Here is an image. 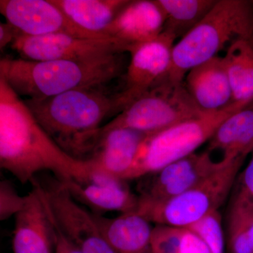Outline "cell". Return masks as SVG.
Masks as SVG:
<instances>
[{
  "label": "cell",
  "instance_id": "cell-24",
  "mask_svg": "<svg viewBox=\"0 0 253 253\" xmlns=\"http://www.w3.org/2000/svg\"><path fill=\"white\" fill-rule=\"evenodd\" d=\"M253 214V156L247 167L236 178L229 199L227 224Z\"/></svg>",
  "mask_w": 253,
  "mask_h": 253
},
{
  "label": "cell",
  "instance_id": "cell-26",
  "mask_svg": "<svg viewBox=\"0 0 253 253\" xmlns=\"http://www.w3.org/2000/svg\"><path fill=\"white\" fill-rule=\"evenodd\" d=\"M227 253H253V216L227 224Z\"/></svg>",
  "mask_w": 253,
  "mask_h": 253
},
{
  "label": "cell",
  "instance_id": "cell-14",
  "mask_svg": "<svg viewBox=\"0 0 253 253\" xmlns=\"http://www.w3.org/2000/svg\"><path fill=\"white\" fill-rule=\"evenodd\" d=\"M147 135L126 127L101 130L97 144L86 161L90 171L126 181Z\"/></svg>",
  "mask_w": 253,
  "mask_h": 253
},
{
  "label": "cell",
  "instance_id": "cell-10",
  "mask_svg": "<svg viewBox=\"0 0 253 253\" xmlns=\"http://www.w3.org/2000/svg\"><path fill=\"white\" fill-rule=\"evenodd\" d=\"M172 36L163 32L151 41L131 46L125 75L126 85L118 93L124 110L155 86L166 80L172 65Z\"/></svg>",
  "mask_w": 253,
  "mask_h": 253
},
{
  "label": "cell",
  "instance_id": "cell-21",
  "mask_svg": "<svg viewBox=\"0 0 253 253\" xmlns=\"http://www.w3.org/2000/svg\"><path fill=\"white\" fill-rule=\"evenodd\" d=\"M232 91V103L246 109L253 104V43L233 42L223 56Z\"/></svg>",
  "mask_w": 253,
  "mask_h": 253
},
{
  "label": "cell",
  "instance_id": "cell-9",
  "mask_svg": "<svg viewBox=\"0 0 253 253\" xmlns=\"http://www.w3.org/2000/svg\"><path fill=\"white\" fill-rule=\"evenodd\" d=\"M11 47L21 59L33 61H91L129 51V46L116 38H81L65 34L18 35Z\"/></svg>",
  "mask_w": 253,
  "mask_h": 253
},
{
  "label": "cell",
  "instance_id": "cell-13",
  "mask_svg": "<svg viewBox=\"0 0 253 253\" xmlns=\"http://www.w3.org/2000/svg\"><path fill=\"white\" fill-rule=\"evenodd\" d=\"M61 181L75 201L90 208L94 214L134 212L139 205V195L131 191L127 181L103 173L92 172L84 180Z\"/></svg>",
  "mask_w": 253,
  "mask_h": 253
},
{
  "label": "cell",
  "instance_id": "cell-11",
  "mask_svg": "<svg viewBox=\"0 0 253 253\" xmlns=\"http://www.w3.org/2000/svg\"><path fill=\"white\" fill-rule=\"evenodd\" d=\"M0 12L18 35L65 34L81 38H109L78 27L52 0H1Z\"/></svg>",
  "mask_w": 253,
  "mask_h": 253
},
{
  "label": "cell",
  "instance_id": "cell-8",
  "mask_svg": "<svg viewBox=\"0 0 253 253\" xmlns=\"http://www.w3.org/2000/svg\"><path fill=\"white\" fill-rule=\"evenodd\" d=\"M31 184L59 230L82 252L117 253L104 239L92 213L73 199L62 181L55 176H36Z\"/></svg>",
  "mask_w": 253,
  "mask_h": 253
},
{
  "label": "cell",
  "instance_id": "cell-6",
  "mask_svg": "<svg viewBox=\"0 0 253 253\" xmlns=\"http://www.w3.org/2000/svg\"><path fill=\"white\" fill-rule=\"evenodd\" d=\"M245 159H236L179 196L166 201L141 199L136 212L157 225L186 227L218 211L230 196Z\"/></svg>",
  "mask_w": 253,
  "mask_h": 253
},
{
  "label": "cell",
  "instance_id": "cell-3",
  "mask_svg": "<svg viewBox=\"0 0 253 253\" xmlns=\"http://www.w3.org/2000/svg\"><path fill=\"white\" fill-rule=\"evenodd\" d=\"M123 56L83 61L2 59L0 76L20 97L44 99L77 89L105 87L124 76Z\"/></svg>",
  "mask_w": 253,
  "mask_h": 253
},
{
  "label": "cell",
  "instance_id": "cell-1",
  "mask_svg": "<svg viewBox=\"0 0 253 253\" xmlns=\"http://www.w3.org/2000/svg\"><path fill=\"white\" fill-rule=\"evenodd\" d=\"M0 166L22 184L50 171L59 180H84L90 175L86 161L60 149L31 110L0 76Z\"/></svg>",
  "mask_w": 253,
  "mask_h": 253
},
{
  "label": "cell",
  "instance_id": "cell-2",
  "mask_svg": "<svg viewBox=\"0 0 253 253\" xmlns=\"http://www.w3.org/2000/svg\"><path fill=\"white\" fill-rule=\"evenodd\" d=\"M36 121L68 156L89 159L99 141L101 123L109 116L121 113L118 94L104 88L77 89L51 97L23 99Z\"/></svg>",
  "mask_w": 253,
  "mask_h": 253
},
{
  "label": "cell",
  "instance_id": "cell-27",
  "mask_svg": "<svg viewBox=\"0 0 253 253\" xmlns=\"http://www.w3.org/2000/svg\"><path fill=\"white\" fill-rule=\"evenodd\" d=\"M28 195L21 196L11 181L4 179L0 182V219L4 221L16 216L26 206Z\"/></svg>",
  "mask_w": 253,
  "mask_h": 253
},
{
  "label": "cell",
  "instance_id": "cell-23",
  "mask_svg": "<svg viewBox=\"0 0 253 253\" xmlns=\"http://www.w3.org/2000/svg\"><path fill=\"white\" fill-rule=\"evenodd\" d=\"M151 253H211L199 236L186 227L156 225L150 244Z\"/></svg>",
  "mask_w": 253,
  "mask_h": 253
},
{
  "label": "cell",
  "instance_id": "cell-7",
  "mask_svg": "<svg viewBox=\"0 0 253 253\" xmlns=\"http://www.w3.org/2000/svg\"><path fill=\"white\" fill-rule=\"evenodd\" d=\"M205 113L194 102L184 81L166 79L133 101L101 130L126 127L153 134Z\"/></svg>",
  "mask_w": 253,
  "mask_h": 253
},
{
  "label": "cell",
  "instance_id": "cell-28",
  "mask_svg": "<svg viewBox=\"0 0 253 253\" xmlns=\"http://www.w3.org/2000/svg\"><path fill=\"white\" fill-rule=\"evenodd\" d=\"M46 211H47V210H46ZM47 213L50 220H51V225H52L53 235H54V253H83L72 242H71L66 236L63 235L58 226L55 224L52 218L49 215L48 211Z\"/></svg>",
  "mask_w": 253,
  "mask_h": 253
},
{
  "label": "cell",
  "instance_id": "cell-15",
  "mask_svg": "<svg viewBox=\"0 0 253 253\" xmlns=\"http://www.w3.org/2000/svg\"><path fill=\"white\" fill-rule=\"evenodd\" d=\"M164 13L156 0L129 1L104 32L131 46L150 41L164 29Z\"/></svg>",
  "mask_w": 253,
  "mask_h": 253
},
{
  "label": "cell",
  "instance_id": "cell-17",
  "mask_svg": "<svg viewBox=\"0 0 253 253\" xmlns=\"http://www.w3.org/2000/svg\"><path fill=\"white\" fill-rule=\"evenodd\" d=\"M184 84L194 102L204 112L220 111L232 104L224 57L215 56L190 70Z\"/></svg>",
  "mask_w": 253,
  "mask_h": 253
},
{
  "label": "cell",
  "instance_id": "cell-4",
  "mask_svg": "<svg viewBox=\"0 0 253 253\" xmlns=\"http://www.w3.org/2000/svg\"><path fill=\"white\" fill-rule=\"evenodd\" d=\"M239 40L253 43L252 1L217 0L208 14L174 44L166 79L184 82L190 70L217 56Z\"/></svg>",
  "mask_w": 253,
  "mask_h": 253
},
{
  "label": "cell",
  "instance_id": "cell-5",
  "mask_svg": "<svg viewBox=\"0 0 253 253\" xmlns=\"http://www.w3.org/2000/svg\"><path fill=\"white\" fill-rule=\"evenodd\" d=\"M243 109L241 105L232 103L220 111L206 112L148 134L126 181L139 179L194 154L201 145L210 141L226 118Z\"/></svg>",
  "mask_w": 253,
  "mask_h": 253
},
{
  "label": "cell",
  "instance_id": "cell-20",
  "mask_svg": "<svg viewBox=\"0 0 253 253\" xmlns=\"http://www.w3.org/2000/svg\"><path fill=\"white\" fill-rule=\"evenodd\" d=\"M81 29L105 36L104 32L129 0H52ZM109 38V37H108Z\"/></svg>",
  "mask_w": 253,
  "mask_h": 253
},
{
  "label": "cell",
  "instance_id": "cell-19",
  "mask_svg": "<svg viewBox=\"0 0 253 253\" xmlns=\"http://www.w3.org/2000/svg\"><path fill=\"white\" fill-rule=\"evenodd\" d=\"M101 234L117 253H146L151 251L154 228L139 213H123L116 218H108L91 212Z\"/></svg>",
  "mask_w": 253,
  "mask_h": 253
},
{
  "label": "cell",
  "instance_id": "cell-32",
  "mask_svg": "<svg viewBox=\"0 0 253 253\" xmlns=\"http://www.w3.org/2000/svg\"></svg>",
  "mask_w": 253,
  "mask_h": 253
},
{
  "label": "cell",
  "instance_id": "cell-30",
  "mask_svg": "<svg viewBox=\"0 0 253 253\" xmlns=\"http://www.w3.org/2000/svg\"><path fill=\"white\" fill-rule=\"evenodd\" d=\"M151 253V251H150V252H149V253Z\"/></svg>",
  "mask_w": 253,
  "mask_h": 253
},
{
  "label": "cell",
  "instance_id": "cell-18",
  "mask_svg": "<svg viewBox=\"0 0 253 253\" xmlns=\"http://www.w3.org/2000/svg\"><path fill=\"white\" fill-rule=\"evenodd\" d=\"M206 151L219 167L246 159L253 152V104L226 118L210 139Z\"/></svg>",
  "mask_w": 253,
  "mask_h": 253
},
{
  "label": "cell",
  "instance_id": "cell-22",
  "mask_svg": "<svg viewBox=\"0 0 253 253\" xmlns=\"http://www.w3.org/2000/svg\"><path fill=\"white\" fill-rule=\"evenodd\" d=\"M164 13L163 32L176 40L187 34L208 14L217 0H156Z\"/></svg>",
  "mask_w": 253,
  "mask_h": 253
},
{
  "label": "cell",
  "instance_id": "cell-31",
  "mask_svg": "<svg viewBox=\"0 0 253 253\" xmlns=\"http://www.w3.org/2000/svg\"><path fill=\"white\" fill-rule=\"evenodd\" d=\"M252 4H253V1H252Z\"/></svg>",
  "mask_w": 253,
  "mask_h": 253
},
{
  "label": "cell",
  "instance_id": "cell-29",
  "mask_svg": "<svg viewBox=\"0 0 253 253\" xmlns=\"http://www.w3.org/2000/svg\"><path fill=\"white\" fill-rule=\"evenodd\" d=\"M18 32L7 23H0V48L4 49L9 44H12Z\"/></svg>",
  "mask_w": 253,
  "mask_h": 253
},
{
  "label": "cell",
  "instance_id": "cell-25",
  "mask_svg": "<svg viewBox=\"0 0 253 253\" xmlns=\"http://www.w3.org/2000/svg\"><path fill=\"white\" fill-rule=\"evenodd\" d=\"M186 228L194 232L208 246L211 253H224L225 240L222 217L218 211L209 213Z\"/></svg>",
  "mask_w": 253,
  "mask_h": 253
},
{
  "label": "cell",
  "instance_id": "cell-16",
  "mask_svg": "<svg viewBox=\"0 0 253 253\" xmlns=\"http://www.w3.org/2000/svg\"><path fill=\"white\" fill-rule=\"evenodd\" d=\"M12 249L14 253H54L52 225L35 186L24 208L15 216Z\"/></svg>",
  "mask_w": 253,
  "mask_h": 253
},
{
  "label": "cell",
  "instance_id": "cell-12",
  "mask_svg": "<svg viewBox=\"0 0 253 253\" xmlns=\"http://www.w3.org/2000/svg\"><path fill=\"white\" fill-rule=\"evenodd\" d=\"M221 168L213 162L207 151L194 153L139 178L136 191L141 199L166 201L197 185Z\"/></svg>",
  "mask_w": 253,
  "mask_h": 253
}]
</instances>
